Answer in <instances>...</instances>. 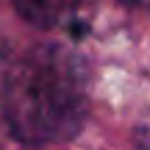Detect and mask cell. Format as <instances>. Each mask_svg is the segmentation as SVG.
<instances>
[{
	"instance_id": "1",
	"label": "cell",
	"mask_w": 150,
	"mask_h": 150,
	"mask_svg": "<svg viewBox=\"0 0 150 150\" xmlns=\"http://www.w3.org/2000/svg\"><path fill=\"white\" fill-rule=\"evenodd\" d=\"M6 120L25 145L67 142L86 120V67L70 47L39 45L6 78Z\"/></svg>"
},
{
	"instance_id": "2",
	"label": "cell",
	"mask_w": 150,
	"mask_h": 150,
	"mask_svg": "<svg viewBox=\"0 0 150 150\" xmlns=\"http://www.w3.org/2000/svg\"><path fill=\"white\" fill-rule=\"evenodd\" d=\"M17 14L36 28H56L72 17L81 0H11Z\"/></svg>"
}]
</instances>
